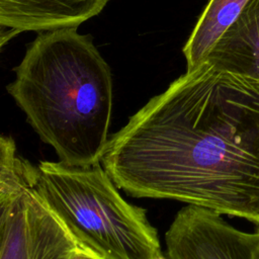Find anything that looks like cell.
Masks as SVG:
<instances>
[{"label": "cell", "mask_w": 259, "mask_h": 259, "mask_svg": "<svg viewBox=\"0 0 259 259\" xmlns=\"http://www.w3.org/2000/svg\"><path fill=\"white\" fill-rule=\"evenodd\" d=\"M101 164L128 195L259 228V81L206 62L186 71L109 138Z\"/></svg>", "instance_id": "1"}, {"label": "cell", "mask_w": 259, "mask_h": 259, "mask_svg": "<svg viewBox=\"0 0 259 259\" xmlns=\"http://www.w3.org/2000/svg\"><path fill=\"white\" fill-rule=\"evenodd\" d=\"M7 92L59 161L101 163L113 106L112 76L91 35L77 28L40 31L30 42Z\"/></svg>", "instance_id": "2"}, {"label": "cell", "mask_w": 259, "mask_h": 259, "mask_svg": "<svg viewBox=\"0 0 259 259\" xmlns=\"http://www.w3.org/2000/svg\"><path fill=\"white\" fill-rule=\"evenodd\" d=\"M35 188L75 239L102 259L163 256L147 209L122 197L101 163L77 167L40 161Z\"/></svg>", "instance_id": "3"}, {"label": "cell", "mask_w": 259, "mask_h": 259, "mask_svg": "<svg viewBox=\"0 0 259 259\" xmlns=\"http://www.w3.org/2000/svg\"><path fill=\"white\" fill-rule=\"evenodd\" d=\"M36 166L0 139V259H71L83 247L35 188Z\"/></svg>", "instance_id": "4"}, {"label": "cell", "mask_w": 259, "mask_h": 259, "mask_svg": "<svg viewBox=\"0 0 259 259\" xmlns=\"http://www.w3.org/2000/svg\"><path fill=\"white\" fill-rule=\"evenodd\" d=\"M165 244L169 259H259V232L240 231L222 214L189 204L175 214Z\"/></svg>", "instance_id": "5"}, {"label": "cell", "mask_w": 259, "mask_h": 259, "mask_svg": "<svg viewBox=\"0 0 259 259\" xmlns=\"http://www.w3.org/2000/svg\"><path fill=\"white\" fill-rule=\"evenodd\" d=\"M109 0H0L1 47L23 31L77 28Z\"/></svg>", "instance_id": "6"}, {"label": "cell", "mask_w": 259, "mask_h": 259, "mask_svg": "<svg viewBox=\"0 0 259 259\" xmlns=\"http://www.w3.org/2000/svg\"><path fill=\"white\" fill-rule=\"evenodd\" d=\"M217 69L259 81V0H249L205 61Z\"/></svg>", "instance_id": "7"}, {"label": "cell", "mask_w": 259, "mask_h": 259, "mask_svg": "<svg viewBox=\"0 0 259 259\" xmlns=\"http://www.w3.org/2000/svg\"><path fill=\"white\" fill-rule=\"evenodd\" d=\"M249 0H209L194 25L182 52L191 71L204 63L207 55L238 18Z\"/></svg>", "instance_id": "8"}, {"label": "cell", "mask_w": 259, "mask_h": 259, "mask_svg": "<svg viewBox=\"0 0 259 259\" xmlns=\"http://www.w3.org/2000/svg\"><path fill=\"white\" fill-rule=\"evenodd\" d=\"M71 259H102L99 255H97L96 253H94L93 251L87 249V248H83L79 251H77Z\"/></svg>", "instance_id": "9"}, {"label": "cell", "mask_w": 259, "mask_h": 259, "mask_svg": "<svg viewBox=\"0 0 259 259\" xmlns=\"http://www.w3.org/2000/svg\"><path fill=\"white\" fill-rule=\"evenodd\" d=\"M157 259H166L164 256H162V257H160V258H157Z\"/></svg>", "instance_id": "10"}, {"label": "cell", "mask_w": 259, "mask_h": 259, "mask_svg": "<svg viewBox=\"0 0 259 259\" xmlns=\"http://www.w3.org/2000/svg\"><path fill=\"white\" fill-rule=\"evenodd\" d=\"M258 232H259V231H258Z\"/></svg>", "instance_id": "11"}]
</instances>
